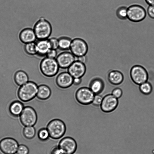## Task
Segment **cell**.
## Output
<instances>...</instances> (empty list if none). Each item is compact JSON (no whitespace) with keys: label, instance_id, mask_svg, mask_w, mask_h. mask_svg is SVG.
I'll return each instance as SVG.
<instances>
[{"label":"cell","instance_id":"cell-1","mask_svg":"<svg viewBox=\"0 0 154 154\" xmlns=\"http://www.w3.org/2000/svg\"><path fill=\"white\" fill-rule=\"evenodd\" d=\"M33 29L38 40L48 39L52 31L50 23L42 17H40L35 23Z\"/></svg>","mask_w":154,"mask_h":154},{"label":"cell","instance_id":"cell-2","mask_svg":"<svg viewBox=\"0 0 154 154\" xmlns=\"http://www.w3.org/2000/svg\"><path fill=\"white\" fill-rule=\"evenodd\" d=\"M38 86L34 82L30 81L21 86L18 91V96L23 102H27L36 97Z\"/></svg>","mask_w":154,"mask_h":154},{"label":"cell","instance_id":"cell-3","mask_svg":"<svg viewBox=\"0 0 154 154\" xmlns=\"http://www.w3.org/2000/svg\"><path fill=\"white\" fill-rule=\"evenodd\" d=\"M39 68L44 75L48 77H52L57 74L60 67L56 59L45 57L41 61Z\"/></svg>","mask_w":154,"mask_h":154},{"label":"cell","instance_id":"cell-4","mask_svg":"<svg viewBox=\"0 0 154 154\" xmlns=\"http://www.w3.org/2000/svg\"><path fill=\"white\" fill-rule=\"evenodd\" d=\"M47 129L51 137L57 139L64 135L66 131V127L65 123L62 120L55 119L48 123Z\"/></svg>","mask_w":154,"mask_h":154},{"label":"cell","instance_id":"cell-5","mask_svg":"<svg viewBox=\"0 0 154 154\" xmlns=\"http://www.w3.org/2000/svg\"><path fill=\"white\" fill-rule=\"evenodd\" d=\"M69 50L76 57L86 56L88 50V46L86 41L82 38H75L72 39Z\"/></svg>","mask_w":154,"mask_h":154},{"label":"cell","instance_id":"cell-6","mask_svg":"<svg viewBox=\"0 0 154 154\" xmlns=\"http://www.w3.org/2000/svg\"><path fill=\"white\" fill-rule=\"evenodd\" d=\"M130 75L133 82L138 85L147 81L149 78L146 70L143 66L139 65H135L131 68Z\"/></svg>","mask_w":154,"mask_h":154},{"label":"cell","instance_id":"cell-7","mask_svg":"<svg viewBox=\"0 0 154 154\" xmlns=\"http://www.w3.org/2000/svg\"><path fill=\"white\" fill-rule=\"evenodd\" d=\"M127 19L131 21L138 23L143 20L146 16V11L142 6L138 5H132L127 8Z\"/></svg>","mask_w":154,"mask_h":154},{"label":"cell","instance_id":"cell-8","mask_svg":"<svg viewBox=\"0 0 154 154\" xmlns=\"http://www.w3.org/2000/svg\"><path fill=\"white\" fill-rule=\"evenodd\" d=\"M20 119L22 124L25 126H31L36 123L38 119L36 111L31 106H26L20 115Z\"/></svg>","mask_w":154,"mask_h":154},{"label":"cell","instance_id":"cell-9","mask_svg":"<svg viewBox=\"0 0 154 154\" xmlns=\"http://www.w3.org/2000/svg\"><path fill=\"white\" fill-rule=\"evenodd\" d=\"M95 94L89 88L83 87L79 88L75 93L77 101L80 104L87 105L91 104Z\"/></svg>","mask_w":154,"mask_h":154},{"label":"cell","instance_id":"cell-10","mask_svg":"<svg viewBox=\"0 0 154 154\" xmlns=\"http://www.w3.org/2000/svg\"><path fill=\"white\" fill-rule=\"evenodd\" d=\"M19 145L17 141L11 137H5L0 141V149L5 154L16 153Z\"/></svg>","mask_w":154,"mask_h":154},{"label":"cell","instance_id":"cell-11","mask_svg":"<svg viewBox=\"0 0 154 154\" xmlns=\"http://www.w3.org/2000/svg\"><path fill=\"white\" fill-rule=\"evenodd\" d=\"M118 104V99L114 97L112 94H109L103 97L100 106L103 112L109 113L115 110Z\"/></svg>","mask_w":154,"mask_h":154},{"label":"cell","instance_id":"cell-12","mask_svg":"<svg viewBox=\"0 0 154 154\" xmlns=\"http://www.w3.org/2000/svg\"><path fill=\"white\" fill-rule=\"evenodd\" d=\"M70 51H64L58 54L56 59L60 68L67 69L76 60Z\"/></svg>","mask_w":154,"mask_h":154},{"label":"cell","instance_id":"cell-13","mask_svg":"<svg viewBox=\"0 0 154 154\" xmlns=\"http://www.w3.org/2000/svg\"><path fill=\"white\" fill-rule=\"evenodd\" d=\"M86 70L85 63L76 60L68 68L67 72L74 78H82Z\"/></svg>","mask_w":154,"mask_h":154},{"label":"cell","instance_id":"cell-14","mask_svg":"<svg viewBox=\"0 0 154 154\" xmlns=\"http://www.w3.org/2000/svg\"><path fill=\"white\" fill-rule=\"evenodd\" d=\"M77 143L72 138L65 137L60 142L58 147L64 154H73L77 149Z\"/></svg>","mask_w":154,"mask_h":154},{"label":"cell","instance_id":"cell-15","mask_svg":"<svg viewBox=\"0 0 154 154\" xmlns=\"http://www.w3.org/2000/svg\"><path fill=\"white\" fill-rule=\"evenodd\" d=\"M73 79L68 72H64L60 73L57 75L55 82L59 88L66 89L69 88L73 84Z\"/></svg>","mask_w":154,"mask_h":154},{"label":"cell","instance_id":"cell-16","mask_svg":"<svg viewBox=\"0 0 154 154\" xmlns=\"http://www.w3.org/2000/svg\"><path fill=\"white\" fill-rule=\"evenodd\" d=\"M105 87L104 81L99 77H95L91 81L89 88L95 94H100L103 90Z\"/></svg>","mask_w":154,"mask_h":154},{"label":"cell","instance_id":"cell-17","mask_svg":"<svg viewBox=\"0 0 154 154\" xmlns=\"http://www.w3.org/2000/svg\"><path fill=\"white\" fill-rule=\"evenodd\" d=\"M19 38L22 42L26 44L34 42L37 39L33 29L29 28H25L21 31Z\"/></svg>","mask_w":154,"mask_h":154},{"label":"cell","instance_id":"cell-18","mask_svg":"<svg viewBox=\"0 0 154 154\" xmlns=\"http://www.w3.org/2000/svg\"><path fill=\"white\" fill-rule=\"evenodd\" d=\"M107 79L111 84L117 85L121 84L123 81L124 76L120 71L116 70H112L108 73Z\"/></svg>","mask_w":154,"mask_h":154},{"label":"cell","instance_id":"cell-19","mask_svg":"<svg viewBox=\"0 0 154 154\" xmlns=\"http://www.w3.org/2000/svg\"><path fill=\"white\" fill-rule=\"evenodd\" d=\"M37 54L41 57L46 56L48 51L51 49L48 39L38 40L36 42Z\"/></svg>","mask_w":154,"mask_h":154},{"label":"cell","instance_id":"cell-20","mask_svg":"<svg viewBox=\"0 0 154 154\" xmlns=\"http://www.w3.org/2000/svg\"><path fill=\"white\" fill-rule=\"evenodd\" d=\"M51 91L50 88L45 84H41L38 86L36 95L37 98L40 100H46L50 97Z\"/></svg>","mask_w":154,"mask_h":154},{"label":"cell","instance_id":"cell-21","mask_svg":"<svg viewBox=\"0 0 154 154\" xmlns=\"http://www.w3.org/2000/svg\"><path fill=\"white\" fill-rule=\"evenodd\" d=\"M29 78L27 73L22 70L17 71L14 75V80L16 84L19 86L23 85L28 82Z\"/></svg>","mask_w":154,"mask_h":154},{"label":"cell","instance_id":"cell-22","mask_svg":"<svg viewBox=\"0 0 154 154\" xmlns=\"http://www.w3.org/2000/svg\"><path fill=\"white\" fill-rule=\"evenodd\" d=\"M23 108V103L19 100H16L11 103L9 106V109L12 115L19 116L21 114Z\"/></svg>","mask_w":154,"mask_h":154},{"label":"cell","instance_id":"cell-23","mask_svg":"<svg viewBox=\"0 0 154 154\" xmlns=\"http://www.w3.org/2000/svg\"><path fill=\"white\" fill-rule=\"evenodd\" d=\"M59 49L63 51L69 50L72 39L70 37L63 36L58 38Z\"/></svg>","mask_w":154,"mask_h":154},{"label":"cell","instance_id":"cell-24","mask_svg":"<svg viewBox=\"0 0 154 154\" xmlns=\"http://www.w3.org/2000/svg\"><path fill=\"white\" fill-rule=\"evenodd\" d=\"M139 85V90L143 94L147 95L151 93L152 90V86L150 82L146 81Z\"/></svg>","mask_w":154,"mask_h":154},{"label":"cell","instance_id":"cell-25","mask_svg":"<svg viewBox=\"0 0 154 154\" xmlns=\"http://www.w3.org/2000/svg\"><path fill=\"white\" fill-rule=\"evenodd\" d=\"M26 52L30 55H37V51L36 42H32L26 44L24 46Z\"/></svg>","mask_w":154,"mask_h":154},{"label":"cell","instance_id":"cell-26","mask_svg":"<svg viewBox=\"0 0 154 154\" xmlns=\"http://www.w3.org/2000/svg\"><path fill=\"white\" fill-rule=\"evenodd\" d=\"M128 8L125 6L119 7L116 11L117 17L120 20H125L127 19Z\"/></svg>","mask_w":154,"mask_h":154},{"label":"cell","instance_id":"cell-27","mask_svg":"<svg viewBox=\"0 0 154 154\" xmlns=\"http://www.w3.org/2000/svg\"><path fill=\"white\" fill-rule=\"evenodd\" d=\"M23 133L25 137L31 139L34 137L35 135V129L33 126H26L23 128Z\"/></svg>","mask_w":154,"mask_h":154},{"label":"cell","instance_id":"cell-28","mask_svg":"<svg viewBox=\"0 0 154 154\" xmlns=\"http://www.w3.org/2000/svg\"><path fill=\"white\" fill-rule=\"evenodd\" d=\"M38 136L40 140H45L48 138L49 135L47 129L43 128L41 129L38 131Z\"/></svg>","mask_w":154,"mask_h":154},{"label":"cell","instance_id":"cell-29","mask_svg":"<svg viewBox=\"0 0 154 154\" xmlns=\"http://www.w3.org/2000/svg\"><path fill=\"white\" fill-rule=\"evenodd\" d=\"M51 49L57 50L59 49L58 38L55 37L49 38L48 39Z\"/></svg>","mask_w":154,"mask_h":154},{"label":"cell","instance_id":"cell-30","mask_svg":"<svg viewBox=\"0 0 154 154\" xmlns=\"http://www.w3.org/2000/svg\"><path fill=\"white\" fill-rule=\"evenodd\" d=\"M103 97L100 94H95L92 104L95 106H100L102 102Z\"/></svg>","mask_w":154,"mask_h":154},{"label":"cell","instance_id":"cell-31","mask_svg":"<svg viewBox=\"0 0 154 154\" xmlns=\"http://www.w3.org/2000/svg\"><path fill=\"white\" fill-rule=\"evenodd\" d=\"M29 152V149L27 146L23 144L19 145L17 152V154H28Z\"/></svg>","mask_w":154,"mask_h":154},{"label":"cell","instance_id":"cell-32","mask_svg":"<svg viewBox=\"0 0 154 154\" xmlns=\"http://www.w3.org/2000/svg\"><path fill=\"white\" fill-rule=\"evenodd\" d=\"M111 94L114 97L118 99L122 97L123 92L121 88H116L112 90Z\"/></svg>","mask_w":154,"mask_h":154},{"label":"cell","instance_id":"cell-33","mask_svg":"<svg viewBox=\"0 0 154 154\" xmlns=\"http://www.w3.org/2000/svg\"><path fill=\"white\" fill-rule=\"evenodd\" d=\"M57 55V50L51 48L47 53L45 57L51 58L56 59Z\"/></svg>","mask_w":154,"mask_h":154},{"label":"cell","instance_id":"cell-34","mask_svg":"<svg viewBox=\"0 0 154 154\" xmlns=\"http://www.w3.org/2000/svg\"><path fill=\"white\" fill-rule=\"evenodd\" d=\"M146 11L148 16L150 18L154 19V6L149 5Z\"/></svg>","mask_w":154,"mask_h":154},{"label":"cell","instance_id":"cell-35","mask_svg":"<svg viewBox=\"0 0 154 154\" xmlns=\"http://www.w3.org/2000/svg\"><path fill=\"white\" fill-rule=\"evenodd\" d=\"M51 154H64L58 147H54L51 149Z\"/></svg>","mask_w":154,"mask_h":154},{"label":"cell","instance_id":"cell-36","mask_svg":"<svg viewBox=\"0 0 154 154\" xmlns=\"http://www.w3.org/2000/svg\"><path fill=\"white\" fill-rule=\"evenodd\" d=\"M82 82V78H75L73 79V85L75 86L79 85Z\"/></svg>","mask_w":154,"mask_h":154},{"label":"cell","instance_id":"cell-37","mask_svg":"<svg viewBox=\"0 0 154 154\" xmlns=\"http://www.w3.org/2000/svg\"><path fill=\"white\" fill-rule=\"evenodd\" d=\"M77 58V60L80 61V62L84 63L86 62V58L85 56H82Z\"/></svg>","mask_w":154,"mask_h":154},{"label":"cell","instance_id":"cell-38","mask_svg":"<svg viewBox=\"0 0 154 154\" xmlns=\"http://www.w3.org/2000/svg\"><path fill=\"white\" fill-rule=\"evenodd\" d=\"M146 2L149 5L154 6V0H145Z\"/></svg>","mask_w":154,"mask_h":154}]
</instances>
